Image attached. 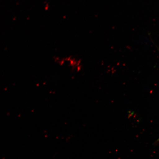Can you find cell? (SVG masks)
Segmentation results:
<instances>
[{"label":"cell","mask_w":159,"mask_h":159,"mask_svg":"<svg viewBox=\"0 0 159 159\" xmlns=\"http://www.w3.org/2000/svg\"><path fill=\"white\" fill-rule=\"evenodd\" d=\"M159 143V138L158 139V140H157L156 142H155L154 143V145H157Z\"/></svg>","instance_id":"obj_1"}]
</instances>
